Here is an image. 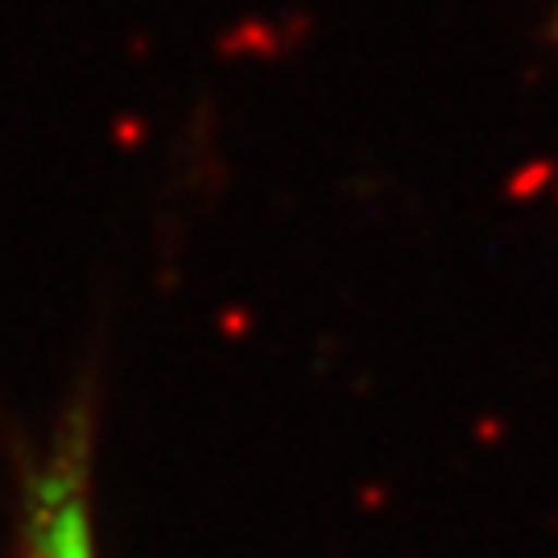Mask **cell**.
I'll return each mask as SVG.
<instances>
[{
  "mask_svg": "<svg viewBox=\"0 0 558 558\" xmlns=\"http://www.w3.org/2000/svg\"><path fill=\"white\" fill-rule=\"evenodd\" d=\"M21 558H100L87 509V447L80 439L54 451L29 480Z\"/></svg>",
  "mask_w": 558,
  "mask_h": 558,
  "instance_id": "cell-1",
  "label": "cell"
}]
</instances>
